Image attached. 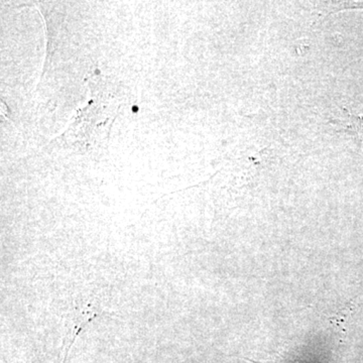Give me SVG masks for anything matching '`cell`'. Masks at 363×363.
<instances>
[{
    "instance_id": "cell-1",
    "label": "cell",
    "mask_w": 363,
    "mask_h": 363,
    "mask_svg": "<svg viewBox=\"0 0 363 363\" xmlns=\"http://www.w3.org/2000/svg\"><path fill=\"white\" fill-rule=\"evenodd\" d=\"M343 111L346 114L343 130L355 136L359 142L363 143V116L351 113L346 108H344Z\"/></svg>"
}]
</instances>
